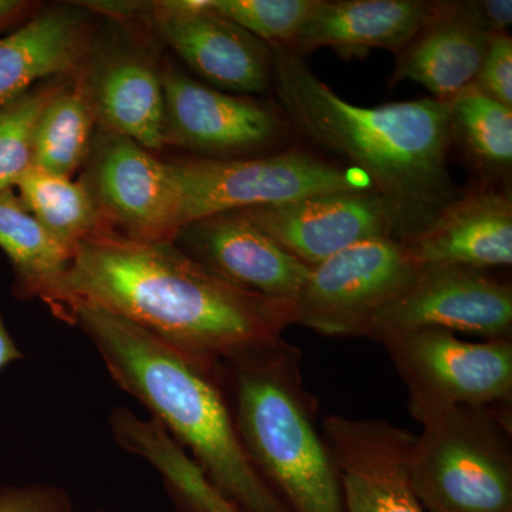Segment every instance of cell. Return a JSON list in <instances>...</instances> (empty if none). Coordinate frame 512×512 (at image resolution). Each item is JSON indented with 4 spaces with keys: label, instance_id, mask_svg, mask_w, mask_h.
I'll return each mask as SVG.
<instances>
[{
    "label": "cell",
    "instance_id": "obj_32",
    "mask_svg": "<svg viewBox=\"0 0 512 512\" xmlns=\"http://www.w3.org/2000/svg\"><path fill=\"white\" fill-rule=\"evenodd\" d=\"M214 512H238L237 510H235L234 507H232L231 504L227 503H222L220 505H218L217 508H215V511Z\"/></svg>",
    "mask_w": 512,
    "mask_h": 512
},
{
    "label": "cell",
    "instance_id": "obj_27",
    "mask_svg": "<svg viewBox=\"0 0 512 512\" xmlns=\"http://www.w3.org/2000/svg\"><path fill=\"white\" fill-rule=\"evenodd\" d=\"M474 84L495 100L512 107V39L508 33L491 35Z\"/></svg>",
    "mask_w": 512,
    "mask_h": 512
},
{
    "label": "cell",
    "instance_id": "obj_6",
    "mask_svg": "<svg viewBox=\"0 0 512 512\" xmlns=\"http://www.w3.org/2000/svg\"><path fill=\"white\" fill-rule=\"evenodd\" d=\"M165 167L177 194L183 228L224 212L333 192L375 191L359 168L338 167L299 150L234 160L180 158Z\"/></svg>",
    "mask_w": 512,
    "mask_h": 512
},
{
    "label": "cell",
    "instance_id": "obj_24",
    "mask_svg": "<svg viewBox=\"0 0 512 512\" xmlns=\"http://www.w3.org/2000/svg\"><path fill=\"white\" fill-rule=\"evenodd\" d=\"M453 141H460L474 163L491 173H505L512 164V107L471 84L446 101Z\"/></svg>",
    "mask_w": 512,
    "mask_h": 512
},
{
    "label": "cell",
    "instance_id": "obj_25",
    "mask_svg": "<svg viewBox=\"0 0 512 512\" xmlns=\"http://www.w3.org/2000/svg\"><path fill=\"white\" fill-rule=\"evenodd\" d=\"M72 77H53L0 104V192L13 190L33 167V146L43 111Z\"/></svg>",
    "mask_w": 512,
    "mask_h": 512
},
{
    "label": "cell",
    "instance_id": "obj_18",
    "mask_svg": "<svg viewBox=\"0 0 512 512\" xmlns=\"http://www.w3.org/2000/svg\"><path fill=\"white\" fill-rule=\"evenodd\" d=\"M443 2L426 0H319L289 47L302 59L330 47L345 59L372 49L400 52L439 15Z\"/></svg>",
    "mask_w": 512,
    "mask_h": 512
},
{
    "label": "cell",
    "instance_id": "obj_9",
    "mask_svg": "<svg viewBox=\"0 0 512 512\" xmlns=\"http://www.w3.org/2000/svg\"><path fill=\"white\" fill-rule=\"evenodd\" d=\"M420 329L511 339V286L480 269L419 266L412 282L370 318L360 338L384 343Z\"/></svg>",
    "mask_w": 512,
    "mask_h": 512
},
{
    "label": "cell",
    "instance_id": "obj_23",
    "mask_svg": "<svg viewBox=\"0 0 512 512\" xmlns=\"http://www.w3.org/2000/svg\"><path fill=\"white\" fill-rule=\"evenodd\" d=\"M96 124L89 97L79 79L73 76L40 117L33 146V167L72 178L86 164Z\"/></svg>",
    "mask_w": 512,
    "mask_h": 512
},
{
    "label": "cell",
    "instance_id": "obj_33",
    "mask_svg": "<svg viewBox=\"0 0 512 512\" xmlns=\"http://www.w3.org/2000/svg\"><path fill=\"white\" fill-rule=\"evenodd\" d=\"M96 512H103V511H96Z\"/></svg>",
    "mask_w": 512,
    "mask_h": 512
},
{
    "label": "cell",
    "instance_id": "obj_14",
    "mask_svg": "<svg viewBox=\"0 0 512 512\" xmlns=\"http://www.w3.org/2000/svg\"><path fill=\"white\" fill-rule=\"evenodd\" d=\"M320 431L338 467L346 512H426L410 476L417 434L340 414L323 419Z\"/></svg>",
    "mask_w": 512,
    "mask_h": 512
},
{
    "label": "cell",
    "instance_id": "obj_19",
    "mask_svg": "<svg viewBox=\"0 0 512 512\" xmlns=\"http://www.w3.org/2000/svg\"><path fill=\"white\" fill-rule=\"evenodd\" d=\"M491 33L466 2H443L439 15L397 57L390 84L412 80L446 101L476 83Z\"/></svg>",
    "mask_w": 512,
    "mask_h": 512
},
{
    "label": "cell",
    "instance_id": "obj_31",
    "mask_svg": "<svg viewBox=\"0 0 512 512\" xmlns=\"http://www.w3.org/2000/svg\"><path fill=\"white\" fill-rule=\"evenodd\" d=\"M29 3L19 0H0V26L8 25L23 13L28 12Z\"/></svg>",
    "mask_w": 512,
    "mask_h": 512
},
{
    "label": "cell",
    "instance_id": "obj_30",
    "mask_svg": "<svg viewBox=\"0 0 512 512\" xmlns=\"http://www.w3.org/2000/svg\"><path fill=\"white\" fill-rule=\"evenodd\" d=\"M23 357L25 355L20 352L15 340L10 336L5 322H3L2 313H0V370L8 366L9 363L23 359Z\"/></svg>",
    "mask_w": 512,
    "mask_h": 512
},
{
    "label": "cell",
    "instance_id": "obj_8",
    "mask_svg": "<svg viewBox=\"0 0 512 512\" xmlns=\"http://www.w3.org/2000/svg\"><path fill=\"white\" fill-rule=\"evenodd\" d=\"M417 269L399 239L357 244L311 268L289 322L323 336L360 338L370 318L412 282Z\"/></svg>",
    "mask_w": 512,
    "mask_h": 512
},
{
    "label": "cell",
    "instance_id": "obj_28",
    "mask_svg": "<svg viewBox=\"0 0 512 512\" xmlns=\"http://www.w3.org/2000/svg\"><path fill=\"white\" fill-rule=\"evenodd\" d=\"M0 512H73L69 495L53 485L0 488Z\"/></svg>",
    "mask_w": 512,
    "mask_h": 512
},
{
    "label": "cell",
    "instance_id": "obj_16",
    "mask_svg": "<svg viewBox=\"0 0 512 512\" xmlns=\"http://www.w3.org/2000/svg\"><path fill=\"white\" fill-rule=\"evenodd\" d=\"M417 266L488 271L512 264V201L494 188L460 194L402 241Z\"/></svg>",
    "mask_w": 512,
    "mask_h": 512
},
{
    "label": "cell",
    "instance_id": "obj_26",
    "mask_svg": "<svg viewBox=\"0 0 512 512\" xmlns=\"http://www.w3.org/2000/svg\"><path fill=\"white\" fill-rule=\"evenodd\" d=\"M319 0H212V8L269 47L289 49Z\"/></svg>",
    "mask_w": 512,
    "mask_h": 512
},
{
    "label": "cell",
    "instance_id": "obj_1",
    "mask_svg": "<svg viewBox=\"0 0 512 512\" xmlns=\"http://www.w3.org/2000/svg\"><path fill=\"white\" fill-rule=\"evenodd\" d=\"M43 302L67 323L80 308L113 313L208 367L291 325L289 308L232 284L175 242L117 231L77 245Z\"/></svg>",
    "mask_w": 512,
    "mask_h": 512
},
{
    "label": "cell",
    "instance_id": "obj_22",
    "mask_svg": "<svg viewBox=\"0 0 512 512\" xmlns=\"http://www.w3.org/2000/svg\"><path fill=\"white\" fill-rule=\"evenodd\" d=\"M15 187L30 214L73 251L86 239L116 231L82 181L30 167Z\"/></svg>",
    "mask_w": 512,
    "mask_h": 512
},
{
    "label": "cell",
    "instance_id": "obj_4",
    "mask_svg": "<svg viewBox=\"0 0 512 512\" xmlns=\"http://www.w3.org/2000/svg\"><path fill=\"white\" fill-rule=\"evenodd\" d=\"M220 380L245 454L288 511L346 512L301 350L282 336L238 350L221 360Z\"/></svg>",
    "mask_w": 512,
    "mask_h": 512
},
{
    "label": "cell",
    "instance_id": "obj_11",
    "mask_svg": "<svg viewBox=\"0 0 512 512\" xmlns=\"http://www.w3.org/2000/svg\"><path fill=\"white\" fill-rule=\"evenodd\" d=\"M80 181L119 234L175 242L183 228L165 163L131 138L97 128Z\"/></svg>",
    "mask_w": 512,
    "mask_h": 512
},
{
    "label": "cell",
    "instance_id": "obj_3",
    "mask_svg": "<svg viewBox=\"0 0 512 512\" xmlns=\"http://www.w3.org/2000/svg\"><path fill=\"white\" fill-rule=\"evenodd\" d=\"M69 323L93 343L114 382L191 451L212 487L235 510L289 512L241 446L220 366L202 365L153 333L101 309H77Z\"/></svg>",
    "mask_w": 512,
    "mask_h": 512
},
{
    "label": "cell",
    "instance_id": "obj_29",
    "mask_svg": "<svg viewBox=\"0 0 512 512\" xmlns=\"http://www.w3.org/2000/svg\"><path fill=\"white\" fill-rule=\"evenodd\" d=\"M466 5L474 19L491 35L507 33L511 26V0H470Z\"/></svg>",
    "mask_w": 512,
    "mask_h": 512
},
{
    "label": "cell",
    "instance_id": "obj_2",
    "mask_svg": "<svg viewBox=\"0 0 512 512\" xmlns=\"http://www.w3.org/2000/svg\"><path fill=\"white\" fill-rule=\"evenodd\" d=\"M271 49L272 83L286 119L370 178L399 218L402 241L461 194L448 170L453 134L443 101L356 106L318 79L301 56L282 46Z\"/></svg>",
    "mask_w": 512,
    "mask_h": 512
},
{
    "label": "cell",
    "instance_id": "obj_7",
    "mask_svg": "<svg viewBox=\"0 0 512 512\" xmlns=\"http://www.w3.org/2000/svg\"><path fill=\"white\" fill-rule=\"evenodd\" d=\"M383 345L419 423L451 407L510 403L511 339L468 342L450 330L420 329Z\"/></svg>",
    "mask_w": 512,
    "mask_h": 512
},
{
    "label": "cell",
    "instance_id": "obj_5",
    "mask_svg": "<svg viewBox=\"0 0 512 512\" xmlns=\"http://www.w3.org/2000/svg\"><path fill=\"white\" fill-rule=\"evenodd\" d=\"M511 406H456L421 421L410 464L426 512H512Z\"/></svg>",
    "mask_w": 512,
    "mask_h": 512
},
{
    "label": "cell",
    "instance_id": "obj_17",
    "mask_svg": "<svg viewBox=\"0 0 512 512\" xmlns=\"http://www.w3.org/2000/svg\"><path fill=\"white\" fill-rule=\"evenodd\" d=\"M76 77L100 128L148 151L164 146L163 80L151 56L134 49L103 50L86 57Z\"/></svg>",
    "mask_w": 512,
    "mask_h": 512
},
{
    "label": "cell",
    "instance_id": "obj_21",
    "mask_svg": "<svg viewBox=\"0 0 512 512\" xmlns=\"http://www.w3.org/2000/svg\"><path fill=\"white\" fill-rule=\"evenodd\" d=\"M0 249L15 274V295L42 301L69 268L74 254L40 225L13 190L0 192Z\"/></svg>",
    "mask_w": 512,
    "mask_h": 512
},
{
    "label": "cell",
    "instance_id": "obj_12",
    "mask_svg": "<svg viewBox=\"0 0 512 512\" xmlns=\"http://www.w3.org/2000/svg\"><path fill=\"white\" fill-rule=\"evenodd\" d=\"M192 72L227 93H264L274 82V53L212 8V0L148 2L144 19Z\"/></svg>",
    "mask_w": 512,
    "mask_h": 512
},
{
    "label": "cell",
    "instance_id": "obj_15",
    "mask_svg": "<svg viewBox=\"0 0 512 512\" xmlns=\"http://www.w3.org/2000/svg\"><path fill=\"white\" fill-rule=\"evenodd\" d=\"M175 244L232 284L289 312L311 272L239 211L192 222L181 229Z\"/></svg>",
    "mask_w": 512,
    "mask_h": 512
},
{
    "label": "cell",
    "instance_id": "obj_10",
    "mask_svg": "<svg viewBox=\"0 0 512 512\" xmlns=\"http://www.w3.org/2000/svg\"><path fill=\"white\" fill-rule=\"evenodd\" d=\"M164 146H178L214 160L255 157L289 131L282 111L251 97L222 92L177 67L161 70Z\"/></svg>",
    "mask_w": 512,
    "mask_h": 512
},
{
    "label": "cell",
    "instance_id": "obj_20",
    "mask_svg": "<svg viewBox=\"0 0 512 512\" xmlns=\"http://www.w3.org/2000/svg\"><path fill=\"white\" fill-rule=\"evenodd\" d=\"M90 52L82 13L46 10L0 39V104L53 77H73Z\"/></svg>",
    "mask_w": 512,
    "mask_h": 512
},
{
    "label": "cell",
    "instance_id": "obj_13",
    "mask_svg": "<svg viewBox=\"0 0 512 512\" xmlns=\"http://www.w3.org/2000/svg\"><path fill=\"white\" fill-rule=\"evenodd\" d=\"M239 212L309 268L362 242L403 239L399 218L376 191L333 192Z\"/></svg>",
    "mask_w": 512,
    "mask_h": 512
}]
</instances>
